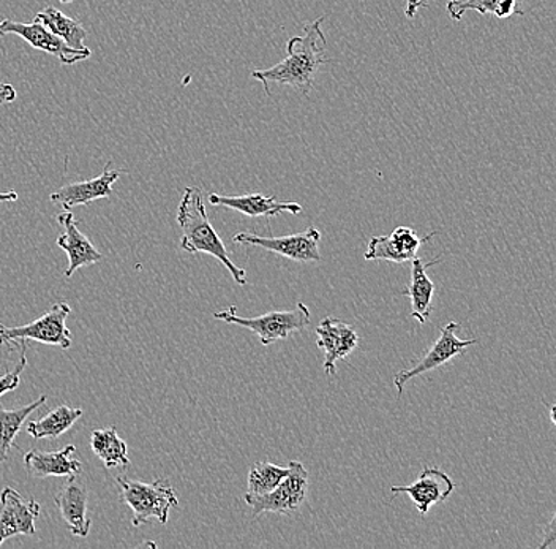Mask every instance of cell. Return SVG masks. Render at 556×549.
Listing matches in <instances>:
<instances>
[{
	"label": "cell",
	"mask_w": 556,
	"mask_h": 549,
	"mask_svg": "<svg viewBox=\"0 0 556 549\" xmlns=\"http://www.w3.org/2000/svg\"><path fill=\"white\" fill-rule=\"evenodd\" d=\"M325 18H318L307 24L302 36L293 37L287 43V58L269 68L252 72V78L263 83L266 93H270V83L290 86L299 92L308 96L313 82L321 65L328 64L326 58V40L321 26Z\"/></svg>",
	"instance_id": "cell-1"
},
{
	"label": "cell",
	"mask_w": 556,
	"mask_h": 549,
	"mask_svg": "<svg viewBox=\"0 0 556 549\" xmlns=\"http://www.w3.org/2000/svg\"><path fill=\"white\" fill-rule=\"evenodd\" d=\"M177 224L182 230L180 248L189 253H207L231 273L236 284H247V271L236 266L229 259L225 242L212 227L204 207L203 192L198 187H186L177 208Z\"/></svg>",
	"instance_id": "cell-2"
},
{
	"label": "cell",
	"mask_w": 556,
	"mask_h": 549,
	"mask_svg": "<svg viewBox=\"0 0 556 549\" xmlns=\"http://www.w3.org/2000/svg\"><path fill=\"white\" fill-rule=\"evenodd\" d=\"M121 488V499L134 512L131 523L135 527L142 526L148 521L156 520L166 524L169 512L179 506L176 491L166 479L159 478L152 483L139 482L128 477L117 478Z\"/></svg>",
	"instance_id": "cell-3"
},
{
	"label": "cell",
	"mask_w": 556,
	"mask_h": 549,
	"mask_svg": "<svg viewBox=\"0 0 556 549\" xmlns=\"http://www.w3.org/2000/svg\"><path fill=\"white\" fill-rule=\"evenodd\" d=\"M236 309V305H229L225 311L215 312L214 319L250 329L258 335L264 347H270L277 340L287 339L293 333L302 332L311 325V311L304 302H298L294 309L288 311H274L253 319L241 317Z\"/></svg>",
	"instance_id": "cell-4"
},
{
	"label": "cell",
	"mask_w": 556,
	"mask_h": 549,
	"mask_svg": "<svg viewBox=\"0 0 556 549\" xmlns=\"http://www.w3.org/2000/svg\"><path fill=\"white\" fill-rule=\"evenodd\" d=\"M72 312L67 302H55L50 311L41 317L23 326H9L0 323V346H20L21 340H35L68 350L72 347V335L67 328V319Z\"/></svg>",
	"instance_id": "cell-5"
},
{
	"label": "cell",
	"mask_w": 556,
	"mask_h": 549,
	"mask_svg": "<svg viewBox=\"0 0 556 549\" xmlns=\"http://www.w3.org/2000/svg\"><path fill=\"white\" fill-rule=\"evenodd\" d=\"M290 474L283 478V482L266 495L243 496L247 506L253 510V514L258 516L261 513H293L301 509L308 495V472L299 461H291Z\"/></svg>",
	"instance_id": "cell-6"
},
{
	"label": "cell",
	"mask_w": 556,
	"mask_h": 549,
	"mask_svg": "<svg viewBox=\"0 0 556 549\" xmlns=\"http://www.w3.org/2000/svg\"><path fill=\"white\" fill-rule=\"evenodd\" d=\"M319 239H321V233L318 228L308 227L305 232L278 236V238H264V236L249 232L236 233L232 241L236 245L256 246V248L269 250V252L287 257L293 262L308 263L321 262Z\"/></svg>",
	"instance_id": "cell-7"
},
{
	"label": "cell",
	"mask_w": 556,
	"mask_h": 549,
	"mask_svg": "<svg viewBox=\"0 0 556 549\" xmlns=\"http://www.w3.org/2000/svg\"><path fill=\"white\" fill-rule=\"evenodd\" d=\"M462 325L458 322H451L441 329V335L438 337L437 342L433 344L432 349L429 350L412 370H403L394 375V385L397 388V395L402 396L405 390V385L419 375L430 373V371L438 370L443 364L450 363L458 354H464L468 347L478 344L476 339L460 340L457 333L460 332Z\"/></svg>",
	"instance_id": "cell-8"
},
{
	"label": "cell",
	"mask_w": 556,
	"mask_h": 549,
	"mask_svg": "<svg viewBox=\"0 0 556 549\" xmlns=\"http://www.w3.org/2000/svg\"><path fill=\"white\" fill-rule=\"evenodd\" d=\"M5 36L23 38L29 47L55 55L64 65L78 64V62L86 61L92 54L89 48L75 50V48L68 47L62 38L54 36L48 27L37 23V21L30 24L17 23V21L12 20L0 21V37Z\"/></svg>",
	"instance_id": "cell-9"
},
{
	"label": "cell",
	"mask_w": 556,
	"mask_h": 549,
	"mask_svg": "<svg viewBox=\"0 0 556 549\" xmlns=\"http://www.w3.org/2000/svg\"><path fill=\"white\" fill-rule=\"evenodd\" d=\"M40 503L26 500L16 489L5 488L0 492V545L17 535L34 537L37 534Z\"/></svg>",
	"instance_id": "cell-10"
},
{
	"label": "cell",
	"mask_w": 556,
	"mask_h": 549,
	"mask_svg": "<svg viewBox=\"0 0 556 549\" xmlns=\"http://www.w3.org/2000/svg\"><path fill=\"white\" fill-rule=\"evenodd\" d=\"M316 347L325 352V373L333 375L337 373V361L345 360L356 350L359 344V336L353 326L348 325L343 320L326 317L319 322L316 328Z\"/></svg>",
	"instance_id": "cell-11"
},
{
	"label": "cell",
	"mask_w": 556,
	"mask_h": 549,
	"mask_svg": "<svg viewBox=\"0 0 556 549\" xmlns=\"http://www.w3.org/2000/svg\"><path fill=\"white\" fill-rule=\"evenodd\" d=\"M437 233L419 238L415 230L408 227L395 228L391 235L374 236L368 242L365 260H386V262L406 263L415 259L420 246L429 242Z\"/></svg>",
	"instance_id": "cell-12"
},
{
	"label": "cell",
	"mask_w": 556,
	"mask_h": 549,
	"mask_svg": "<svg viewBox=\"0 0 556 549\" xmlns=\"http://www.w3.org/2000/svg\"><path fill=\"white\" fill-rule=\"evenodd\" d=\"M455 483L450 475L437 467L424 469L420 477L409 486H392V495H408L422 516L430 512L433 506L444 502L454 492Z\"/></svg>",
	"instance_id": "cell-13"
},
{
	"label": "cell",
	"mask_w": 556,
	"mask_h": 549,
	"mask_svg": "<svg viewBox=\"0 0 556 549\" xmlns=\"http://www.w3.org/2000/svg\"><path fill=\"white\" fill-rule=\"evenodd\" d=\"M122 173L111 170V162L106 163L103 173L85 183H73L61 187L58 192L51 194L52 203L61 204L65 211H72L76 207H90L93 201L103 200L113 194V186L119 179Z\"/></svg>",
	"instance_id": "cell-14"
},
{
	"label": "cell",
	"mask_w": 556,
	"mask_h": 549,
	"mask_svg": "<svg viewBox=\"0 0 556 549\" xmlns=\"http://www.w3.org/2000/svg\"><path fill=\"white\" fill-rule=\"evenodd\" d=\"M59 224L64 227V235L59 236L58 246L68 255V267L65 279H70L79 267L92 266L102 262L103 255L96 249L89 238L79 230L72 211L58 215Z\"/></svg>",
	"instance_id": "cell-15"
},
{
	"label": "cell",
	"mask_w": 556,
	"mask_h": 549,
	"mask_svg": "<svg viewBox=\"0 0 556 549\" xmlns=\"http://www.w3.org/2000/svg\"><path fill=\"white\" fill-rule=\"evenodd\" d=\"M75 454V445H67L59 451L33 450L24 454V467L33 478L78 477L83 464Z\"/></svg>",
	"instance_id": "cell-16"
},
{
	"label": "cell",
	"mask_w": 556,
	"mask_h": 549,
	"mask_svg": "<svg viewBox=\"0 0 556 549\" xmlns=\"http://www.w3.org/2000/svg\"><path fill=\"white\" fill-rule=\"evenodd\" d=\"M208 203L214 207L228 208V210L239 211L249 217H276L278 214L302 213L304 208L293 201H278L274 196H263V194H247V196L228 197L211 194Z\"/></svg>",
	"instance_id": "cell-17"
},
{
	"label": "cell",
	"mask_w": 556,
	"mask_h": 549,
	"mask_svg": "<svg viewBox=\"0 0 556 549\" xmlns=\"http://www.w3.org/2000/svg\"><path fill=\"white\" fill-rule=\"evenodd\" d=\"M55 507L75 537L86 538L92 527V520L87 517V488L78 479L72 477L61 492L55 496Z\"/></svg>",
	"instance_id": "cell-18"
},
{
	"label": "cell",
	"mask_w": 556,
	"mask_h": 549,
	"mask_svg": "<svg viewBox=\"0 0 556 549\" xmlns=\"http://www.w3.org/2000/svg\"><path fill=\"white\" fill-rule=\"evenodd\" d=\"M412 262V283L402 291V295L412 300V317L416 319L420 325H426L427 320L432 314L434 294V284L427 276V270L430 266L438 265L441 260H422L416 255Z\"/></svg>",
	"instance_id": "cell-19"
},
{
	"label": "cell",
	"mask_w": 556,
	"mask_h": 549,
	"mask_svg": "<svg viewBox=\"0 0 556 549\" xmlns=\"http://www.w3.org/2000/svg\"><path fill=\"white\" fill-rule=\"evenodd\" d=\"M47 396H40L37 401L15 410H7L0 404V464L9 460L10 448H17L20 450L15 439L17 434H20L21 427L33 415L35 410L47 404Z\"/></svg>",
	"instance_id": "cell-20"
},
{
	"label": "cell",
	"mask_w": 556,
	"mask_h": 549,
	"mask_svg": "<svg viewBox=\"0 0 556 549\" xmlns=\"http://www.w3.org/2000/svg\"><path fill=\"white\" fill-rule=\"evenodd\" d=\"M525 0H450L447 13L454 21L464 18L465 13L478 12L481 15H493L498 20H507L514 15L523 16L520 10Z\"/></svg>",
	"instance_id": "cell-21"
},
{
	"label": "cell",
	"mask_w": 556,
	"mask_h": 549,
	"mask_svg": "<svg viewBox=\"0 0 556 549\" xmlns=\"http://www.w3.org/2000/svg\"><path fill=\"white\" fill-rule=\"evenodd\" d=\"M85 410L72 409L68 405H59L51 410L40 420H35L27 425L26 429L34 439H59L62 434L67 433L79 419H81Z\"/></svg>",
	"instance_id": "cell-22"
},
{
	"label": "cell",
	"mask_w": 556,
	"mask_h": 549,
	"mask_svg": "<svg viewBox=\"0 0 556 549\" xmlns=\"http://www.w3.org/2000/svg\"><path fill=\"white\" fill-rule=\"evenodd\" d=\"M90 448L96 457L100 458L104 467H128L127 444L121 439L116 427H106V429H96L90 434Z\"/></svg>",
	"instance_id": "cell-23"
},
{
	"label": "cell",
	"mask_w": 556,
	"mask_h": 549,
	"mask_svg": "<svg viewBox=\"0 0 556 549\" xmlns=\"http://www.w3.org/2000/svg\"><path fill=\"white\" fill-rule=\"evenodd\" d=\"M37 23L43 24L54 36L62 38L68 47L75 50H85V38L87 36L85 26L79 21L70 18L54 7H47L35 15Z\"/></svg>",
	"instance_id": "cell-24"
},
{
	"label": "cell",
	"mask_w": 556,
	"mask_h": 549,
	"mask_svg": "<svg viewBox=\"0 0 556 549\" xmlns=\"http://www.w3.org/2000/svg\"><path fill=\"white\" fill-rule=\"evenodd\" d=\"M288 474H290V467H280L269 461L256 462L249 472L250 495H266L273 491Z\"/></svg>",
	"instance_id": "cell-25"
},
{
	"label": "cell",
	"mask_w": 556,
	"mask_h": 549,
	"mask_svg": "<svg viewBox=\"0 0 556 549\" xmlns=\"http://www.w3.org/2000/svg\"><path fill=\"white\" fill-rule=\"evenodd\" d=\"M21 358L20 363L16 364L15 370L7 371L5 374L0 377V396L5 395V392H10L16 390L20 387L21 374L26 370L27 366V340H21Z\"/></svg>",
	"instance_id": "cell-26"
},
{
	"label": "cell",
	"mask_w": 556,
	"mask_h": 549,
	"mask_svg": "<svg viewBox=\"0 0 556 549\" xmlns=\"http://www.w3.org/2000/svg\"><path fill=\"white\" fill-rule=\"evenodd\" d=\"M556 541V517H552L551 523H548L547 529L544 532V541L539 545V548H552L555 547Z\"/></svg>",
	"instance_id": "cell-27"
},
{
	"label": "cell",
	"mask_w": 556,
	"mask_h": 549,
	"mask_svg": "<svg viewBox=\"0 0 556 549\" xmlns=\"http://www.w3.org/2000/svg\"><path fill=\"white\" fill-rule=\"evenodd\" d=\"M17 97L16 89L9 83H0V105L3 103L15 102Z\"/></svg>",
	"instance_id": "cell-28"
},
{
	"label": "cell",
	"mask_w": 556,
	"mask_h": 549,
	"mask_svg": "<svg viewBox=\"0 0 556 549\" xmlns=\"http://www.w3.org/2000/svg\"><path fill=\"white\" fill-rule=\"evenodd\" d=\"M426 7V0H408L405 7V16L406 18L413 20L419 12V9Z\"/></svg>",
	"instance_id": "cell-29"
},
{
	"label": "cell",
	"mask_w": 556,
	"mask_h": 549,
	"mask_svg": "<svg viewBox=\"0 0 556 549\" xmlns=\"http://www.w3.org/2000/svg\"><path fill=\"white\" fill-rule=\"evenodd\" d=\"M17 200V194L15 190L12 192H0V203H12V201Z\"/></svg>",
	"instance_id": "cell-30"
},
{
	"label": "cell",
	"mask_w": 556,
	"mask_h": 549,
	"mask_svg": "<svg viewBox=\"0 0 556 549\" xmlns=\"http://www.w3.org/2000/svg\"><path fill=\"white\" fill-rule=\"evenodd\" d=\"M555 413H556V408L555 405H551V422H552V425H556V416H555Z\"/></svg>",
	"instance_id": "cell-31"
},
{
	"label": "cell",
	"mask_w": 556,
	"mask_h": 549,
	"mask_svg": "<svg viewBox=\"0 0 556 549\" xmlns=\"http://www.w3.org/2000/svg\"><path fill=\"white\" fill-rule=\"evenodd\" d=\"M62 3H72L73 0H61Z\"/></svg>",
	"instance_id": "cell-32"
}]
</instances>
